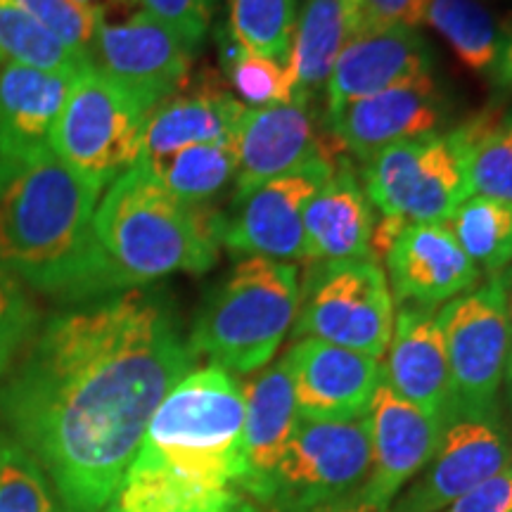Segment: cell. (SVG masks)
Masks as SVG:
<instances>
[{"label": "cell", "instance_id": "6da1fadb", "mask_svg": "<svg viewBox=\"0 0 512 512\" xmlns=\"http://www.w3.org/2000/svg\"><path fill=\"white\" fill-rule=\"evenodd\" d=\"M195 354L164 294L126 290L50 316L0 384V418L67 512L114 501L147 425Z\"/></svg>", "mask_w": 512, "mask_h": 512}, {"label": "cell", "instance_id": "7a4b0ae2", "mask_svg": "<svg viewBox=\"0 0 512 512\" xmlns=\"http://www.w3.org/2000/svg\"><path fill=\"white\" fill-rule=\"evenodd\" d=\"M245 477V389L204 366L159 403L110 512H221Z\"/></svg>", "mask_w": 512, "mask_h": 512}, {"label": "cell", "instance_id": "3957f363", "mask_svg": "<svg viewBox=\"0 0 512 512\" xmlns=\"http://www.w3.org/2000/svg\"><path fill=\"white\" fill-rule=\"evenodd\" d=\"M98 197L53 147L0 159V271L62 302L117 294L95 238Z\"/></svg>", "mask_w": 512, "mask_h": 512}, {"label": "cell", "instance_id": "277c9868", "mask_svg": "<svg viewBox=\"0 0 512 512\" xmlns=\"http://www.w3.org/2000/svg\"><path fill=\"white\" fill-rule=\"evenodd\" d=\"M226 216L171 195L136 164L95 209V238L114 292L138 290L174 273H204L219 259Z\"/></svg>", "mask_w": 512, "mask_h": 512}, {"label": "cell", "instance_id": "5b68a950", "mask_svg": "<svg viewBox=\"0 0 512 512\" xmlns=\"http://www.w3.org/2000/svg\"><path fill=\"white\" fill-rule=\"evenodd\" d=\"M297 266L245 256L214 287L188 339L195 356L228 373H256L271 363L299 311Z\"/></svg>", "mask_w": 512, "mask_h": 512}, {"label": "cell", "instance_id": "8992f818", "mask_svg": "<svg viewBox=\"0 0 512 512\" xmlns=\"http://www.w3.org/2000/svg\"><path fill=\"white\" fill-rule=\"evenodd\" d=\"M370 475L366 418L299 422L275 470L249 494L264 512H318L358 496Z\"/></svg>", "mask_w": 512, "mask_h": 512}, {"label": "cell", "instance_id": "52a82bcc", "mask_svg": "<svg viewBox=\"0 0 512 512\" xmlns=\"http://www.w3.org/2000/svg\"><path fill=\"white\" fill-rule=\"evenodd\" d=\"M394 297L375 259L313 261L299 290L294 337L380 358L394 330Z\"/></svg>", "mask_w": 512, "mask_h": 512}, {"label": "cell", "instance_id": "ba28073f", "mask_svg": "<svg viewBox=\"0 0 512 512\" xmlns=\"http://www.w3.org/2000/svg\"><path fill=\"white\" fill-rule=\"evenodd\" d=\"M147 112L140 102L95 69L74 81L50 147L95 190H105L140 157Z\"/></svg>", "mask_w": 512, "mask_h": 512}, {"label": "cell", "instance_id": "9c48e42d", "mask_svg": "<svg viewBox=\"0 0 512 512\" xmlns=\"http://www.w3.org/2000/svg\"><path fill=\"white\" fill-rule=\"evenodd\" d=\"M91 69L133 95L147 112L188 83L192 50L140 0H117L95 15Z\"/></svg>", "mask_w": 512, "mask_h": 512}, {"label": "cell", "instance_id": "30bf717a", "mask_svg": "<svg viewBox=\"0 0 512 512\" xmlns=\"http://www.w3.org/2000/svg\"><path fill=\"white\" fill-rule=\"evenodd\" d=\"M363 188L382 216L403 223H448L470 197L448 133L401 140L363 162Z\"/></svg>", "mask_w": 512, "mask_h": 512}, {"label": "cell", "instance_id": "8fae6325", "mask_svg": "<svg viewBox=\"0 0 512 512\" xmlns=\"http://www.w3.org/2000/svg\"><path fill=\"white\" fill-rule=\"evenodd\" d=\"M437 316L451 373V413L498 411V389L512 349L498 278L446 302Z\"/></svg>", "mask_w": 512, "mask_h": 512}, {"label": "cell", "instance_id": "7c38bea8", "mask_svg": "<svg viewBox=\"0 0 512 512\" xmlns=\"http://www.w3.org/2000/svg\"><path fill=\"white\" fill-rule=\"evenodd\" d=\"M512 460L501 413H451L437 451L392 512H441Z\"/></svg>", "mask_w": 512, "mask_h": 512}, {"label": "cell", "instance_id": "4fadbf2b", "mask_svg": "<svg viewBox=\"0 0 512 512\" xmlns=\"http://www.w3.org/2000/svg\"><path fill=\"white\" fill-rule=\"evenodd\" d=\"M335 159L323 157L302 169L273 178L235 202V216L226 219L223 247L245 256H264L273 261L304 259V211L328 181Z\"/></svg>", "mask_w": 512, "mask_h": 512}, {"label": "cell", "instance_id": "5bb4252c", "mask_svg": "<svg viewBox=\"0 0 512 512\" xmlns=\"http://www.w3.org/2000/svg\"><path fill=\"white\" fill-rule=\"evenodd\" d=\"M285 361L299 418L311 422L366 418L375 389L382 382L377 358L320 339H299L285 354Z\"/></svg>", "mask_w": 512, "mask_h": 512}, {"label": "cell", "instance_id": "9a60e30c", "mask_svg": "<svg viewBox=\"0 0 512 512\" xmlns=\"http://www.w3.org/2000/svg\"><path fill=\"white\" fill-rule=\"evenodd\" d=\"M235 147H238V176H235L233 202L245 200L249 192L273 178L302 169L316 159L330 157L311 112V102L304 100L280 102L261 110L245 107L235 133Z\"/></svg>", "mask_w": 512, "mask_h": 512}, {"label": "cell", "instance_id": "2e32d148", "mask_svg": "<svg viewBox=\"0 0 512 512\" xmlns=\"http://www.w3.org/2000/svg\"><path fill=\"white\" fill-rule=\"evenodd\" d=\"M434 55L418 27L366 22L337 57L325 98L328 114L387 88L432 76Z\"/></svg>", "mask_w": 512, "mask_h": 512}, {"label": "cell", "instance_id": "e0dca14e", "mask_svg": "<svg viewBox=\"0 0 512 512\" xmlns=\"http://www.w3.org/2000/svg\"><path fill=\"white\" fill-rule=\"evenodd\" d=\"M366 422L370 475L361 494L389 508L403 486L413 482L432 460L444 422L403 401L384 382L375 389Z\"/></svg>", "mask_w": 512, "mask_h": 512}, {"label": "cell", "instance_id": "ac0fdd59", "mask_svg": "<svg viewBox=\"0 0 512 512\" xmlns=\"http://www.w3.org/2000/svg\"><path fill=\"white\" fill-rule=\"evenodd\" d=\"M384 261L399 304L427 309L475 290L482 275L458 245L448 223H406Z\"/></svg>", "mask_w": 512, "mask_h": 512}, {"label": "cell", "instance_id": "d6986e66", "mask_svg": "<svg viewBox=\"0 0 512 512\" xmlns=\"http://www.w3.org/2000/svg\"><path fill=\"white\" fill-rule=\"evenodd\" d=\"M446 112L437 83L425 76L339 107L330 114V131L351 155L368 162L384 147L437 133Z\"/></svg>", "mask_w": 512, "mask_h": 512}, {"label": "cell", "instance_id": "ffe728a7", "mask_svg": "<svg viewBox=\"0 0 512 512\" xmlns=\"http://www.w3.org/2000/svg\"><path fill=\"white\" fill-rule=\"evenodd\" d=\"M384 354L382 382L403 401L444 422L451 413V373L437 311L401 304Z\"/></svg>", "mask_w": 512, "mask_h": 512}, {"label": "cell", "instance_id": "44dd1931", "mask_svg": "<svg viewBox=\"0 0 512 512\" xmlns=\"http://www.w3.org/2000/svg\"><path fill=\"white\" fill-rule=\"evenodd\" d=\"M375 216L356 166L342 159L304 211V259H375Z\"/></svg>", "mask_w": 512, "mask_h": 512}, {"label": "cell", "instance_id": "7402d4cb", "mask_svg": "<svg viewBox=\"0 0 512 512\" xmlns=\"http://www.w3.org/2000/svg\"><path fill=\"white\" fill-rule=\"evenodd\" d=\"M79 76L5 62L0 69V159L50 147L67 95Z\"/></svg>", "mask_w": 512, "mask_h": 512}, {"label": "cell", "instance_id": "603a6c76", "mask_svg": "<svg viewBox=\"0 0 512 512\" xmlns=\"http://www.w3.org/2000/svg\"><path fill=\"white\" fill-rule=\"evenodd\" d=\"M366 22V0H304L287 55L294 100L311 102L325 91L337 57Z\"/></svg>", "mask_w": 512, "mask_h": 512}, {"label": "cell", "instance_id": "cb8c5ba5", "mask_svg": "<svg viewBox=\"0 0 512 512\" xmlns=\"http://www.w3.org/2000/svg\"><path fill=\"white\" fill-rule=\"evenodd\" d=\"M242 112L245 105L219 88L171 95L145 117L138 162H155L192 145L233 140Z\"/></svg>", "mask_w": 512, "mask_h": 512}, {"label": "cell", "instance_id": "d4e9b609", "mask_svg": "<svg viewBox=\"0 0 512 512\" xmlns=\"http://www.w3.org/2000/svg\"><path fill=\"white\" fill-rule=\"evenodd\" d=\"M245 456L247 477L242 494L249 496L275 470L297 432L299 411L285 356L245 384Z\"/></svg>", "mask_w": 512, "mask_h": 512}, {"label": "cell", "instance_id": "484cf974", "mask_svg": "<svg viewBox=\"0 0 512 512\" xmlns=\"http://www.w3.org/2000/svg\"><path fill=\"white\" fill-rule=\"evenodd\" d=\"M470 195L512 202V110L489 105L448 133Z\"/></svg>", "mask_w": 512, "mask_h": 512}, {"label": "cell", "instance_id": "4316f807", "mask_svg": "<svg viewBox=\"0 0 512 512\" xmlns=\"http://www.w3.org/2000/svg\"><path fill=\"white\" fill-rule=\"evenodd\" d=\"M138 164L178 200L207 207L238 176V147L235 138L221 140L185 147L169 157Z\"/></svg>", "mask_w": 512, "mask_h": 512}, {"label": "cell", "instance_id": "83f0119b", "mask_svg": "<svg viewBox=\"0 0 512 512\" xmlns=\"http://www.w3.org/2000/svg\"><path fill=\"white\" fill-rule=\"evenodd\" d=\"M422 22L437 29L470 72L491 74L505 34L479 0H422Z\"/></svg>", "mask_w": 512, "mask_h": 512}, {"label": "cell", "instance_id": "f1b7e54d", "mask_svg": "<svg viewBox=\"0 0 512 512\" xmlns=\"http://www.w3.org/2000/svg\"><path fill=\"white\" fill-rule=\"evenodd\" d=\"M448 228L479 273L496 278L512 266V202L470 195Z\"/></svg>", "mask_w": 512, "mask_h": 512}, {"label": "cell", "instance_id": "f546056e", "mask_svg": "<svg viewBox=\"0 0 512 512\" xmlns=\"http://www.w3.org/2000/svg\"><path fill=\"white\" fill-rule=\"evenodd\" d=\"M0 60L72 76L91 69L88 57L64 46L15 0H0Z\"/></svg>", "mask_w": 512, "mask_h": 512}, {"label": "cell", "instance_id": "4dcf8cb0", "mask_svg": "<svg viewBox=\"0 0 512 512\" xmlns=\"http://www.w3.org/2000/svg\"><path fill=\"white\" fill-rule=\"evenodd\" d=\"M297 0H228V31L240 46L287 64Z\"/></svg>", "mask_w": 512, "mask_h": 512}, {"label": "cell", "instance_id": "1f68e13d", "mask_svg": "<svg viewBox=\"0 0 512 512\" xmlns=\"http://www.w3.org/2000/svg\"><path fill=\"white\" fill-rule=\"evenodd\" d=\"M219 50L230 86L240 93L249 110L294 100V86L287 64L268 60V57L240 46L226 27L219 31Z\"/></svg>", "mask_w": 512, "mask_h": 512}, {"label": "cell", "instance_id": "d6a6232c", "mask_svg": "<svg viewBox=\"0 0 512 512\" xmlns=\"http://www.w3.org/2000/svg\"><path fill=\"white\" fill-rule=\"evenodd\" d=\"M0 512H60L48 475L10 432H0Z\"/></svg>", "mask_w": 512, "mask_h": 512}, {"label": "cell", "instance_id": "836d02e7", "mask_svg": "<svg viewBox=\"0 0 512 512\" xmlns=\"http://www.w3.org/2000/svg\"><path fill=\"white\" fill-rule=\"evenodd\" d=\"M38 323L41 316L24 287L12 275L0 271V377L15 366L19 351L29 347Z\"/></svg>", "mask_w": 512, "mask_h": 512}, {"label": "cell", "instance_id": "e575fe53", "mask_svg": "<svg viewBox=\"0 0 512 512\" xmlns=\"http://www.w3.org/2000/svg\"><path fill=\"white\" fill-rule=\"evenodd\" d=\"M19 8L41 22L50 34L83 57L91 55L95 36V15L79 8L72 0H15ZM91 62V57H88Z\"/></svg>", "mask_w": 512, "mask_h": 512}, {"label": "cell", "instance_id": "d590c367", "mask_svg": "<svg viewBox=\"0 0 512 512\" xmlns=\"http://www.w3.org/2000/svg\"><path fill=\"white\" fill-rule=\"evenodd\" d=\"M140 5L164 22L192 53L209 31L211 0H140Z\"/></svg>", "mask_w": 512, "mask_h": 512}, {"label": "cell", "instance_id": "8d00e7d4", "mask_svg": "<svg viewBox=\"0 0 512 512\" xmlns=\"http://www.w3.org/2000/svg\"><path fill=\"white\" fill-rule=\"evenodd\" d=\"M444 512H512V460L498 475L467 491Z\"/></svg>", "mask_w": 512, "mask_h": 512}, {"label": "cell", "instance_id": "74e56055", "mask_svg": "<svg viewBox=\"0 0 512 512\" xmlns=\"http://www.w3.org/2000/svg\"><path fill=\"white\" fill-rule=\"evenodd\" d=\"M366 12L373 24H422V0H366Z\"/></svg>", "mask_w": 512, "mask_h": 512}, {"label": "cell", "instance_id": "f35d334b", "mask_svg": "<svg viewBox=\"0 0 512 512\" xmlns=\"http://www.w3.org/2000/svg\"><path fill=\"white\" fill-rule=\"evenodd\" d=\"M491 76H494L496 86L501 88V91L512 95V31H508L503 38L501 55H498L496 67L491 69Z\"/></svg>", "mask_w": 512, "mask_h": 512}, {"label": "cell", "instance_id": "ab89813d", "mask_svg": "<svg viewBox=\"0 0 512 512\" xmlns=\"http://www.w3.org/2000/svg\"><path fill=\"white\" fill-rule=\"evenodd\" d=\"M318 512H392V505H389V508L387 505H377L373 501H368L363 494H358V496L347 498V501L335 503V505H330V508H323Z\"/></svg>", "mask_w": 512, "mask_h": 512}, {"label": "cell", "instance_id": "60d3db41", "mask_svg": "<svg viewBox=\"0 0 512 512\" xmlns=\"http://www.w3.org/2000/svg\"><path fill=\"white\" fill-rule=\"evenodd\" d=\"M498 283L503 287V299H505V313H508V325H510V337H512V266L501 275H496ZM512 351V349H510Z\"/></svg>", "mask_w": 512, "mask_h": 512}, {"label": "cell", "instance_id": "b9f144b4", "mask_svg": "<svg viewBox=\"0 0 512 512\" xmlns=\"http://www.w3.org/2000/svg\"><path fill=\"white\" fill-rule=\"evenodd\" d=\"M221 512H264V510H261L259 505H256L249 496H240L238 501L230 503L228 508L221 510Z\"/></svg>", "mask_w": 512, "mask_h": 512}, {"label": "cell", "instance_id": "7bdbcfd3", "mask_svg": "<svg viewBox=\"0 0 512 512\" xmlns=\"http://www.w3.org/2000/svg\"><path fill=\"white\" fill-rule=\"evenodd\" d=\"M72 3H76L83 10L93 12V15H98V12L110 8V5L117 3V0H72Z\"/></svg>", "mask_w": 512, "mask_h": 512}, {"label": "cell", "instance_id": "ee69618b", "mask_svg": "<svg viewBox=\"0 0 512 512\" xmlns=\"http://www.w3.org/2000/svg\"><path fill=\"white\" fill-rule=\"evenodd\" d=\"M505 387H508V401H510V411H512V351H510V358H508V366H505Z\"/></svg>", "mask_w": 512, "mask_h": 512}, {"label": "cell", "instance_id": "f6af8a7d", "mask_svg": "<svg viewBox=\"0 0 512 512\" xmlns=\"http://www.w3.org/2000/svg\"><path fill=\"white\" fill-rule=\"evenodd\" d=\"M0 62H3V60H0Z\"/></svg>", "mask_w": 512, "mask_h": 512}]
</instances>
